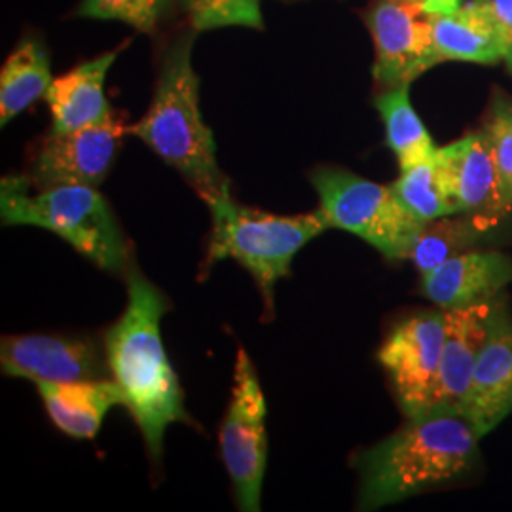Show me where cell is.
Segmentation results:
<instances>
[{
    "instance_id": "5",
    "label": "cell",
    "mask_w": 512,
    "mask_h": 512,
    "mask_svg": "<svg viewBox=\"0 0 512 512\" xmlns=\"http://www.w3.org/2000/svg\"><path fill=\"white\" fill-rule=\"evenodd\" d=\"M205 203L213 220L207 264L234 258L255 277L270 308L275 283L289 275L296 253L329 230L319 209L304 215L264 213L236 202L230 184Z\"/></svg>"
},
{
    "instance_id": "22",
    "label": "cell",
    "mask_w": 512,
    "mask_h": 512,
    "mask_svg": "<svg viewBox=\"0 0 512 512\" xmlns=\"http://www.w3.org/2000/svg\"><path fill=\"white\" fill-rule=\"evenodd\" d=\"M454 217L456 215L433 220L423 226L410 255V260L416 264L421 275L437 268L452 256L467 253V247L475 243L478 234H482L471 217L467 220Z\"/></svg>"
},
{
    "instance_id": "14",
    "label": "cell",
    "mask_w": 512,
    "mask_h": 512,
    "mask_svg": "<svg viewBox=\"0 0 512 512\" xmlns=\"http://www.w3.org/2000/svg\"><path fill=\"white\" fill-rule=\"evenodd\" d=\"M495 302H482L467 308L444 310L446 332L439 378L427 412L461 414L469 393L476 361L488 334ZM463 416V414H461Z\"/></svg>"
},
{
    "instance_id": "17",
    "label": "cell",
    "mask_w": 512,
    "mask_h": 512,
    "mask_svg": "<svg viewBox=\"0 0 512 512\" xmlns=\"http://www.w3.org/2000/svg\"><path fill=\"white\" fill-rule=\"evenodd\" d=\"M40 399L55 427L73 439H93L112 406L124 404L114 380L37 382Z\"/></svg>"
},
{
    "instance_id": "6",
    "label": "cell",
    "mask_w": 512,
    "mask_h": 512,
    "mask_svg": "<svg viewBox=\"0 0 512 512\" xmlns=\"http://www.w3.org/2000/svg\"><path fill=\"white\" fill-rule=\"evenodd\" d=\"M310 179L329 228L365 239L385 258H410L425 224L404 207L391 186L340 167H317Z\"/></svg>"
},
{
    "instance_id": "11",
    "label": "cell",
    "mask_w": 512,
    "mask_h": 512,
    "mask_svg": "<svg viewBox=\"0 0 512 512\" xmlns=\"http://www.w3.org/2000/svg\"><path fill=\"white\" fill-rule=\"evenodd\" d=\"M435 156L459 213L471 217L482 232L511 213L484 129L437 148Z\"/></svg>"
},
{
    "instance_id": "3",
    "label": "cell",
    "mask_w": 512,
    "mask_h": 512,
    "mask_svg": "<svg viewBox=\"0 0 512 512\" xmlns=\"http://www.w3.org/2000/svg\"><path fill=\"white\" fill-rule=\"evenodd\" d=\"M192 42L194 38L186 37L173 44L150 109L135 126H129V133L175 167L205 202L219 194L228 181L217 164L213 131L203 122Z\"/></svg>"
},
{
    "instance_id": "2",
    "label": "cell",
    "mask_w": 512,
    "mask_h": 512,
    "mask_svg": "<svg viewBox=\"0 0 512 512\" xmlns=\"http://www.w3.org/2000/svg\"><path fill=\"white\" fill-rule=\"evenodd\" d=\"M478 440L471 421L456 412L406 418L399 431L357 458L359 509L374 511L469 475Z\"/></svg>"
},
{
    "instance_id": "18",
    "label": "cell",
    "mask_w": 512,
    "mask_h": 512,
    "mask_svg": "<svg viewBox=\"0 0 512 512\" xmlns=\"http://www.w3.org/2000/svg\"><path fill=\"white\" fill-rule=\"evenodd\" d=\"M435 50L442 61H467L497 65L503 61V44L480 0L461 4L458 10L433 16Z\"/></svg>"
},
{
    "instance_id": "26",
    "label": "cell",
    "mask_w": 512,
    "mask_h": 512,
    "mask_svg": "<svg viewBox=\"0 0 512 512\" xmlns=\"http://www.w3.org/2000/svg\"><path fill=\"white\" fill-rule=\"evenodd\" d=\"M490 18L494 21L495 29L503 44V61L507 63L509 73H512V0H480Z\"/></svg>"
},
{
    "instance_id": "20",
    "label": "cell",
    "mask_w": 512,
    "mask_h": 512,
    "mask_svg": "<svg viewBox=\"0 0 512 512\" xmlns=\"http://www.w3.org/2000/svg\"><path fill=\"white\" fill-rule=\"evenodd\" d=\"M374 103L384 120L387 145L397 156L401 171L429 160L437 152L429 131L410 103V86L385 90Z\"/></svg>"
},
{
    "instance_id": "25",
    "label": "cell",
    "mask_w": 512,
    "mask_h": 512,
    "mask_svg": "<svg viewBox=\"0 0 512 512\" xmlns=\"http://www.w3.org/2000/svg\"><path fill=\"white\" fill-rule=\"evenodd\" d=\"M164 0H84L78 16L116 19L135 27L141 33H152Z\"/></svg>"
},
{
    "instance_id": "7",
    "label": "cell",
    "mask_w": 512,
    "mask_h": 512,
    "mask_svg": "<svg viewBox=\"0 0 512 512\" xmlns=\"http://www.w3.org/2000/svg\"><path fill=\"white\" fill-rule=\"evenodd\" d=\"M266 412V397L255 365L245 349H239L232 399L220 429V452L241 511H260L262 482L268 465Z\"/></svg>"
},
{
    "instance_id": "4",
    "label": "cell",
    "mask_w": 512,
    "mask_h": 512,
    "mask_svg": "<svg viewBox=\"0 0 512 512\" xmlns=\"http://www.w3.org/2000/svg\"><path fill=\"white\" fill-rule=\"evenodd\" d=\"M31 179L8 175L0 183L4 226H38L65 239L110 274L128 270V243L105 196L88 184H57L31 194Z\"/></svg>"
},
{
    "instance_id": "16",
    "label": "cell",
    "mask_w": 512,
    "mask_h": 512,
    "mask_svg": "<svg viewBox=\"0 0 512 512\" xmlns=\"http://www.w3.org/2000/svg\"><path fill=\"white\" fill-rule=\"evenodd\" d=\"M122 48L80 63L73 71L52 80L50 90L46 93V101L54 120L52 131L65 133L86 128L114 114L105 97V80Z\"/></svg>"
},
{
    "instance_id": "1",
    "label": "cell",
    "mask_w": 512,
    "mask_h": 512,
    "mask_svg": "<svg viewBox=\"0 0 512 512\" xmlns=\"http://www.w3.org/2000/svg\"><path fill=\"white\" fill-rule=\"evenodd\" d=\"M164 294L137 268L128 272V306L105 336V357L124 406L141 429L148 454L162 458L165 429L188 423L183 391L162 340Z\"/></svg>"
},
{
    "instance_id": "15",
    "label": "cell",
    "mask_w": 512,
    "mask_h": 512,
    "mask_svg": "<svg viewBox=\"0 0 512 512\" xmlns=\"http://www.w3.org/2000/svg\"><path fill=\"white\" fill-rule=\"evenodd\" d=\"M512 283V260L497 251H467L421 275V293L442 310L492 302Z\"/></svg>"
},
{
    "instance_id": "19",
    "label": "cell",
    "mask_w": 512,
    "mask_h": 512,
    "mask_svg": "<svg viewBox=\"0 0 512 512\" xmlns=\"http://www.w3.org/2000/svg\"><path fill=\"white\" fill-rule=\"evenodd\" d=\"M52 80L50 61L42 46L33 40L21 42L0 71V126H8L40 97H46Z\"/></svg>"
},
{
    "instance_id": "12",
    "label": "cell",
    "mask_w": 512,
    "mask_h": 512,
    "mask_svg": "<svg viewBox=\"0 0 512 512\" xmlns=\"http://www.w3.org/2000/svg\"><path fill=\"white\" fill-rule=\"evenodd\" d=\"M2 372L31 382H95L109 380L107 357L90 340L23 334L4 336L0 344Z\"/></svg>"
},
{
    "instance_id": "21",
    "label": "cell",
    "mask_w": 512,
    "mask_h": 512,
    "mask_svg": "<svg viewBox=\"0 0 512 512\" xmlns=\"http://www.w3.org/2000/svg\"><path fill=\"white\" fill-rule=\"evenodd\" d=\"M435 154L429 160L401 171V177L391 184L404 207L423 224L452 215H461L452 194L448 192V186L442 179Z\"/></svg>"
},
{
    "instance_id": "8",
    "label": "cell",
    "mask_w": 512,
    "mask_h": 512,
    "mask_svg": "<svg viewBox=\"0 0 512 512\" xmlns=\"http://www.w3.org/2000/svg\"><path fill=\"white\" fill-rule=\"evenodd\" d=\"M366 23L376 48L374 78L385 90L410 86L440 59L433 38V16L418 0H380Z\"/></svg>"
},
{
    "instance_id": "9",
    "label": "cell",
    "mask_w": 512,
    "mask_h": 512,
    "mask_svg": "<svg viewBox=\"0 0 512 512\" xmlns=\"http://www.w3.org/2000/svg\"><path fill=\"white\" fill-rule=\"evenodd\" d=\"M444 310L423 311L399 323L378 351L406 418L429 410L444 349Z\"/></svg>"
},
{
    "instance_id": "10",
    "label": "cell",
    "mask_w": 512,
    "mask_h": 512,
    "mask_svg": "<svg viewBox=\"0 0 512 512\" xmlns=\"http://www.w3.org/2000/svg\"><path fill=\"white\" fill-rule=\"evenodd\" d=\"M129 126L116 114L86 128L55 133L42 143L31 169V183L40 188L57 184L99 186L109 175L122 137Z\"/></svg>"
},
{
    "instance_id": "13",
    "label": "cell",
    "mask_w": 512,
    "mask_h": 512,
    "mask_svg": "<svg viewBox=\"0 0 512 512\" xmlns=\"http://www.w3.org/2000/svg\"><path fill=\"white\" fill-rule=\"evenodd\" d=\"M512 412V317L495 302L461 414L482 439Z\"/></svg>"
},
{
    "instance_id": "24",
    "label": "cell",
    "mask_w": 512,
    "mask_h": 512,
    "mask_svg": "<svg viewBox=\"0 0 512 512\" xmlns=\"http://www.w3.org/2000/svg\"><path fill=\"white\" fill-rule=\"evenodd\" d=\"M484 133L494 152L495 164L501 177V186L512 207V101L505 95L494 97L488 112Z\"/></svg>"
},
{
    "instance_id": "27",
    "label": "cell",
    "mask_w": 512,
    "mask_h": 512,
    "mask_svg": "<svg viewBox=\"0 0 512 512\" xmlns=\"http://www.w3.org/2000/svg\"><path fill=\"white\" fill-rule=\"evenodd\" d=\"M431 16H442L458 10L461 0H418Z\"/></svg>"
},
{
    "instance_id": "23",
    "label": "cell",
    "mask_w": 512,
    "mask_h": 512,
    "mask_svg": "<svg viewBox=\"0 0 512 512\" xmlns=\"http://www.w3.org/2000/svg\"><path fill=\"white\" fill-rule=\"evenodd\" d=\"M186 4L196 31L234 25L264 29L260 0H186Z\"/></svg>"
}]
</instances>
